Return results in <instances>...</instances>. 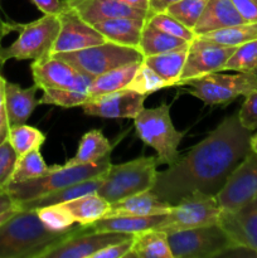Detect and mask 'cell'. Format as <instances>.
Here are the masks:
<instances>
[{"mask_svg":"<svg viewBox=\"0 0 257 258\" xmlns=\"http://www.w3.org/2000/svg\"><path fill=\"white\" fill-rule=\"evenodd\" d=\"M247 130L238 115L227 116L204 140L166 170L158 171L154 194L175 206L193 191L217 196L232 171L251 151Z\"/></svg>","mask_w":257,"mask_h":258,"instance_id":"obj_1","label":"cell"},{"mask_svg":"<svg viewBox=\"0 0 257 258\" xmlns=\"http://www.w3.org/2000/svg\"><path fill=\"white\" fill-rule=\"evenodd\" d=\"M78 227L62 232L50 231L40 221L37 211L20 209L0 226V258H43Z\"/></svg>","mask_w":257,"mask_h":258,"instance_id":"obj_2","label":"cell"},{"mask_svg":"<svg viewBox=\"0 0 257 258\" xmlns=\"http://www.w3.org/2000/svg\"><path fill=\"white\" fill-rule=\"evenodd\" d=\"M110 166V155H106L95 163L82 165L49 166V171L45 175L22 183H10L8 185V191L18 204L20 202L39 198L80 181L103 175Z\"/></svg>","mask_w":257,"mask_h":258,"instance_id":"obj_3","label":"cell"},{"mask_svg":"<svg viewBox=\"0 0 257 258\" xmlns=\"http://www.w3.org/2000/svg\"><path fill=\"white\" fill-rule=\"evenodd\" d=\"M159 161L156 156H141L127 163L112 165L103 175L96 193L110 203L151 190L156 181Z\"/></svg>","mask_w":257,"mask_h":258,"instance_id":"obj_4","label":"cell"},{"mask_svg":"<svg viewBox=\"0 0 257 258\" xmlns=\"http://www.w3.org/2000/svg\"><path fill=\"white\" fill-rule=\"evenodd\" d=\"M136 135L146 145L156 151L159 164L173 165L179 159V144L185 133H180L173 125L170 106L165 102L154 108H145L134 118Z\"/></svg>","mask_w":257,"mask_h":258,"instance_id":"obj_5","label":"cell"},{"mask_svg":"<svg viewBox=\"0 0 257 258\" xmlns=\"http://www.w3.org/2000/svg\"><path fill=\"white\" fill-rule=\"evenodd\" d=\"M19 37L9 47H0V66L9 59L37 60L52 53V47L59 32L57 15H43L38 20L17 24Z\"/></svg>","mask_w":257,"mask_h":258,"instance_id":"obj_6","label":"cell"},{"mask_svg":"<svg viewBox=\"0 0 257 258\" xmlns=\"http://www.w3.org/2000/svg\"><path fill=\"white\" fill-rule=\"evenodd\" d=\"M53 55L70 63L76 70L92 78L115 68L144 59L138 48L126 47L112 42H105L75 52L53 53Z\"/></svg>","mask_w":257,"mask_h":258,"instance_id":"obj_7","label":"cell"},{"mask_svg":"<svg viewBox=\"0 0 257 258\" xmlns=\"http://www.w3.org/2000/svg\"><path fill=\"white\" fill-rule=\"evenodd\" d=\"M168 242L173 258H212L236 249L218 223L170 232Z\"/></svg>","mask_w":257,"mask_h":258,"instance_id":"obj_8","label":"cell"},{"mask_svg":"<svg viewBox=\"0 0 257 258\" xmlns=\"http://www.w3.org/2000/svg\"><path fill=\"white\" fill-rule=\"evenodd\" d=\"M188 92L206 105H224L239 96H247L257 88V78L253 73L237 72L236 75L209 73L186 81Z\"/></svg>","mask_w":257,"mask_h":258,"instance_id":"obj_9","label":"cell"},{"mask_svg":"<svg viewBox=\"0 0 257 258\" xmlns=\"http://www.w3.org/2000/svg\"><path fill=\"white\" fill-rule=\"evenodd\" d=\"M222 209L217 202L216 196L193 191L181 199L178 204L171 207L170 212L165 214L164 222L156 229L170 233L183 229L217 224Z\"/></svg>","mask_w":257,"mask_h":258,"instance_id":"obj_10","label":"cell"},{"mask_svg":"<svg viewBox=\"0 0 257 258\" xmlns=\"http://www.w3.org/2000/svg\"><path fill=\"white\" fill-rule=\"evenodd\" d=\"M257 197V154L249 151L216 196L222 211L233 212Z\"/></svg>","mask_w":257,"mask_h":258,"instance_id":"obj_11","label":"cell"},{"mask_svg":"<svg viewBox=\"0 0 257 258\" xmlns=\"http://www.w3.org/2000/svg\"><path fill=\"white\" fill-rule=\"evenodd\" d=\"M236 48L217 44L196 35V38L189 43L185 64L176 86H183L186 81L193 78L224 71L226 62L233 54Z\"/></svg>","mask_w":257,"mask_h":258,"instance_id":"obj_12","label":"cell"},{"mask_svg":"<svg viewBox=\"0 0 257 258\" xmlns=\"http://www.w3.org/2000/svg\"><path fill=\"white\" fill-rule=\"evenodd\" d=\"M34 85L39 90L76 88L88 93L93 78L53 54L33 60L30 66Z\"/></svg>","mask_w":257,"mask_h":258,"instance_id":"obj_13","label":"cell"},{"mask_svg":"<svg viewBox=\"0 0 257 258\" xmlns=\"http://www.w3.org/2000/svg\"><path fill=\"white\" fill-rule=\"evenodd\" d=\"M133 236L121 232H95L88 226H80L68 238L50 248L43 258H92L96 252L105 247Z\"/></svg>","mask_w":257,"mask_h":258,"instance_id":"obj_14","label":"cell"},{"mask_svg":"<svg viewBox=\"0 0 257 258\" xmlns=\"http://www.w3.org/2000/svg\"><path fill=\"white\" fill-rule=\"evenodd\" d=\"M63 9L57 15L59 32L52 47V53L75 52L107 42L90 23L85 22L77 13L63 3Z\"/></svg>","mask_w":257,"mask_h":258,"instance_id":"obj_15","label":"cell"},{"mask_svg":"<svg viewBox=\"0 0 257 258\" xmlns=\"http://www.w3.org/2000/svg\"><path fill=\"white\" fill-rule=\"evenodd\" d=\"M145 100V95L123 88L88 98L81 107L88 116L102 118H135L144 108Z\"/></svg>","mask_w":257,"mask_h":258,"instance_id":"obj_16","label":"cell"},{"mask_svg":"<svg viewBox=\"0 0 257 258\" xmlns=\"http://www.w3.org/2000/svg\"><path fill=\"white\" fill-rule=\"evenodd\" d=\"M218 224L237 248L257 252V197L233 212L222 211Z\"/></svg>","mask_w":257,"mask_h":258,"instance_id":"obj_17","label":"cell"},{"mask_svg":"<svg viewBox=\"0 0 257 258\" xmlns=\"http://www.w3.org/2000/svg\"><path fill=\"white\" fill-rule=\"evenodd\" d=\"M63 3L91 25L111 18L148 19L150 17L148 10L133 8L118 0H63Z\"/></svg>","mask_w":257,"mask_h":258,"instance_id":"obj_18","label":"cell"},{"mask_svg":"<svg viewBox=\"0 0 257 258\" xmlns=\"http://www.w3.org/2000/svg\"><path fill=\"white\" fill-rule=\"evenodd\" d=\"M39 90L37 85L32 87L22 88L19 85L13 82H5L4 107L7 111L8 121L10 127L18 125H24L33 111L35 110L39 101L37 100V91Z\"/></svg>","mask_w":257,"mask_h":258,"instance_id":"obj_19","label":"cell"},{"mask_svg":"<svg viewBox=\"0 0 257 258\" xmlns=\"http://www.w3.org/2000/svg\"><path fill=\"white\" fill-rule=\"evenodd\" d=\"M171 204L164 202L151 190L127 197L121 201L111 203L110 211L105 218L118 216H158V214H168L171 209Z\"/></svg>","mask_w":257,"mask_h":258,"instance_id":"obj_20","label":"cell"},{"mask_svg":"<svg viewBox=\"0 0 257 258\" xmlns=\"http://www.w3.org/2000/svg\"><path fill=\"white\" fill-rule=\"evenodd\" d=\"M243 23L246 22L237 12L232 0H209L193 32L196 35H202Z\"/></svg>","mask_w":257,"mask_h":258,"instance_id":"obj_21","label":"cell"},{"mask_svg":"<svg viewBox=\"0 0 257 258\" xmlns=\"http://www.w3.org/2000/svg\"><path fill=\"white\" fill-rule=\"evenodd\" d=\"M145 23L146 19L122 17L101 20L92 25L105 37L107 42L138 48Z\"/></svg>","mask_w":257,"mask_h":258,"instance_id":"obj_22","label":"cell"},{"mask_svg":"<svg viewBox=\"0 0 257 258\" xmlns=\"http://www.w3.org/2000/svg\"><path fill=\"white\" fill-rule=\"evenodd\" d=\"M106 174V173H105ZM103 174V175H105ZM103 175L96 176V178L88 179V180L80 181L73 185L66 186V188L59 189V190L52 191L49 194L39 197V198L30 199V201L20 202L18 203L19 209H39L43 207L53 206V204H62L66 202H70L72 199L78 198V197L86 196L90 193H96L103 181Z\"/></svg>","mask_w":257,"mask_h":258,"instance_id":"obj_23","label":"cell"},{"mask_svg":"<svg viewBox=\"0 0 257 258\" xmlns=\"http://www.w3.org/2000/svg\"><path fill=\"white\" fill-rule=\"evenodd\" d=\"M165 219V214L158 216H118L102 218L90 224V229L95 232H121V233L135 234L145 229L158 228Z\"/></svg>","mask_w":257,"mask_h":258,"instance_id":"obj_24","label":"cell"},{"mask_svg":"<svg viewBox=\"0 0 257 258\" xmlns=\"http://www.w3.org/2000/svg\"><path fill=\"white\" fill-rule=\"evenodd\" d=\"M188 48L189 44H186L160 54L144 57L143 62L155 71L163 80H165L170 87H174L180 80L188 54Z\"/></svg>","mask_w":257,"mask_h":258,"instance_id":"obj_25","label":"cell"},{"mask_svg":"<svg viewBox=\"0 0 257 258\" xmlns=\"http://www.w3.org/2000/svg\"><path fill=\"white\" fill-rule=\"evenodd\" d=\"M127 257L138 258H173L168 242V233L151 228L134 234L133 247Z\"/></svg>","mask_w":257,"mask_h":258,"instance_id":"obj_26","label":"cell"},{"mask_svg":"<svg viewBox=\"0 0 257 258\" xmlns=\"http://www.w3.org/2000/svg\"><path fill=\"white\" fill-rule=\"evenodd\" d=\"M62 204L72 214L76 223L81 226H90L96 221L105 218L111 207L110 202L97 193L86 194Z\"/></svg>","mask_w":257,"mask_h":258,"instance_id":"obj_27","label":"cell"},{"mask_svg":"<svg viewBox=\"0 0 257 258\" xmlns=\"http://www.w3.org/2000/svg\"><path fill=\"white\" fill-rule=\"evenodd\" d=\"M111 150H112V145L106 139L102 131L91 130L81 138L76 155L72 159L66 161L63 166H75L95 163V161L105 158L106 155H110Z\"/></svg>","mask_w":257,"mask_h":258,"instance_id":"obj_28","label":"cell"},{"mask_svg":"<svg viewBox=\"0 0 257 258\" xmlns=\"http://www.w3.org/2000/svg\"><path fill=\"white\" fill-rule=\"evenodd\" d=\"M141 62L130 63V64L115 68V70H111L103 75L95 77L91 82L90 90H88V97H97V96L126 88L128 83L133 81Z\"/></svg>","mask_w":257,"mask_h":258,"instance_id":"obj_29","label":"cell"},{"mask_svg":"<svg viewBox=\"0 0 257 258\" xmlns=\"http://www.w3.org/2000/svg\"><path fill=\"white\" fill-rule=\"evenodd\" d=\"M189 43L190 42H186L181 38L173 37V35L158 29L146 20L143 33H141L138 49L140 50L143 57H150V55L160 54V53L183 47V45L189 44Z\"/></svg>","mask_w":257,"mask_h":258,"instance_id":"obj_30","label":"cell"},{"mask_svg":"<svg viewBox=\"0 0 257 258\" xmlns=\"http://www.w3.org/2000/svg\"><path fill=\"white\" fill-rule=\"evenodd\" d=\"M198 37L211 40L217 44L227 45V47H238L244 43L257 39V23H243V24L206 33V34L198 35Z\"/></svg>","mask_w":257,"mask_h":258,"instance_id":"obj_31","label":"cell"},{"mask_svg":"<svg viewBox=\"0 0 257 258\" xmlns=\"http://www.w3.org/2000/svg\"><path fill=\"white\" fill-rule=\"evenodd\" d=\"M49 171V166L45 164L39 149L29 151L19 156L12 176V183H22L30 179L39 178Z\"/></svg>","mask_w":257,"mask_h":258,"instance_id":"obj_32","label":"cell"},{"mask_svg":"<svg viewBox=\"0 0 257 258\" xmlns=\"http://www.w3.org/2000/svg\"><path fill=\"white\" fill-rule=\"evenodd\" d=\"M8 140L12 144L18 158L29 151L40 149L45 141V135L38 128L28 125H18L10 127Z\"/></svg>","mask_w":257,"mask_h":258,"instance_id":"obj_33","label":"cell"},{"mask_svg":"<svg viewBox=\"0 0 257 258\" xmlns=\"http://www.w3.org/2000/svg\"><path fill=\"white\" fill-rule=\"evenodd\" d=\"M88 93L76 88H47L43 90L39 105H55L59 107H77L88 100Z\"/></svg>","mask_w":257,"mask_h":258,"instance_id":"obj_34","label":"cell"},{"mask_svg":"<svg viewBox=\"0 0 257 258\" xmlns=\"http://www.w3.org/2000/svg\"><path fill=\"white\" fill-rule=\"evenodd\" d=\"M257 68V39L238 45L228 58L224 71L253 73Z\"/></svg>","mask_w":257,"mask_h":258,"instance_id":"obj_35","label":"cell"},{"mask_svg":"<svg viewBox=\"0 0 257 258\" xmlns=\"http://www.w3.org/2000/svg\"><path fill=\"white\" fill-rule=\"evenodd\" d=\"M166 87H170L169 83L165 80H163L155 71L151 70L149 66L141 62L135 76H134L133 81L128 83L126 88L136 91V92L141 93V95L148 96L150 93H154L156 91L163 90V88Z\"/></svg>","mask_w":257,"mask_h":258,"instance_id":"obj_36","label":"cell"},{"mask_svg":"<svg viewBox=\"0 0 257 258\" xmlns=\"http://www.w3.org/2000/svg\"><path fill=\"white\" fill-rule=\"evenodd\" d=\"M208 2L209 0H180L166 8L165 12L193 30Z\"/></svg>","mask_w":257,"mask_h":258,"instance_id":"obj_37","label":"cell"},{"mask_svg":"<svg viewBox=\"0 0 257 258\" xmlns=\"http://www.w3.org/2000/svg\"><path fill=\"white\" fill-rule=\"evenodd\" d=\"M35 211H37L40 221L50 231H67V229L73 228L76 223L72 214L63 204H53V206L43 207V208L35 209Z\"/></svg>","mask_w":257,"mask_h":258,"instance_id":"obj_38","label":"cell"},{"mask_svg":"<svg viewBox=\"0 0 257 258\" xmlns=\"http://www.w3.org/2000/svg\"><path fill=\"white\" fill-rule=\"evenodd\" d=\"M146 20L150 24H153L154 27L158 28V29L168 33V34L173 35V37L181 38V39L186 40V42H191L196 38V33L190 28L185 27L183 23H180L178 19L171 17L166 12L153 13Z\"/></svg>","mask_w":257,"mask_h":258,"instance_id":"obj_39","label":"cell"},{"mask_svg":"<svg viewBox=\"0 0 257 258\" xmlns=\"http://www.w3.org/2000/svg\"><path fill=\"white\" fill-rule=\"evenodd\" d=\"M18 155L9 140L0 145V188H8L17 165Z\"/></svg>","mask_w":257,"mask_h":258,"instance_id":"obj_40","label":"cell"},{"mask_svg":"<svg viewBox=\"0 0 257 258\" xmlns=\"http://www.w3.org/2000/svg\"><path fill=\"white\" fill-rule=\"evenodd\" d=\"M244 97L246 100L237 115L243 127L254 131L257 130V88Z\"/></svg>","mask_w":257,"mask_h":258,"instance_id":"obj_41","label":"cell"},{"mask_svg":"<svg viewBox=\"0 0 257 258\" xmlns=\"http://www.w3.org/2000/svg\"><path fill=\"white\" fill-rule=\"evenodd\" d=\"M134 236L127 239L117 242V243L110 244V246L105 247L101 251L96 252L92 258H122L127 257L128 252H130L131 247H133Z\"/></svg>","mask_w":257,"mask_h":258,"instance_id":"obj_42","label":"cell"},{"mask_svg":"<svg viewBox=\"0 0 257 258\" xmlns=\"http://www.w3.org/2000/svg\"><path fill=\"white\" fill-rule=\"evenodd\" d=\"M246 23H257V3L254 0H232Z\"/></svg>","mask_w":257,"mask_h":258,"instance_id":"obj_43","label":"cell"},{"mask_svg":"<svg viewBox=\"0 0 257 258\" xmlns=\"http://www.w3.org/2000/svg\"><path fill=\"white\" fill-rule=\"evenodd\" d=\"M33 4L45 15H58L63 9V0H32Z\"/></svg>","mask_w":257,"mask_h":258,"instance_id":"obj_44","label":"cell"},{"mask_svg":"<svg viewBox=\"0 0 257 258\" xmlns=\"http://www.w3.org/2000/svg\"><path fill=\"white\" fill-rule=\"evenodd\" d=\"M10 209H19L17 202L10 196L8 188H0V214L10 211Z\"/></svg>","mask_w":257,"mask_h":258,"instance_id":"obj_45","label":"cell"},{"mask_svg":"<svg viewBox=\"0 0 257 258\" xmlns=\"http://www.w3.org/2000/svg\"><path fill=\"white\" fill-rule=\"evenodd\" d=\"M9 130H10V125H9V121H8V116H7V111H5V107H4V103H3V105H0V145H2L5 140H8Z\"/></svg>","mask_w":257,"mask_h":258,"instance_id":"obj_46","label":"cell"},{"mask_svg":"<svg viewBox=\"0 0 257 258\" xmlns=\"http://www.w3.org/2000/svg\"><path fill=\"white\" fill-rule=\"evenodd\" d=\"M178 2H180V0H149V12H150V14L165 12L166 8Z\"/></svg>","mask_w":257,"mask_h":258,"instance_id":"obj_47","label":"cell"},{"mask_svg":"<svg viewBox=\"0 0 257 258\" xmlns=\"http://www.w3.org/2000/svg\"><path fill=\"white\" fill-rule=\"evenodd\" d=\"M12 32H15V23H7L0 17V47H2L3 38Z\"/></svg>","mask_w":257,"mask_h":258,"instance_id":"obj_48","label":"cell"},{"mask_svg":"<svg viewBox=\"0 0 257 258\" xmlns=\"http://www.w3.org/2000/svg\"><path fill=\"white\" fill-rule=\"evenodd\" d=\"M118 2L130 5L133 8H138V9H144L149 12V0H118Z\"/></svg>","mask_w":257,"mask_h":258,"instance_id":"obj_49","label":"cell"},{"mask_svg":"<svg viewBox=\"0 0 257 258\" xmlns=\"http://www.w3.org/2000/svg\"><path fill=\"white\" fill-rule=\"evenodd\" d=\"M18 211H20V209H10V211L5 212V213L0 214V226H2V224H4L8 219L12 218V217L14 216Z\"/></svg>","mask_w":257,"mask_h":258,"instance_id":"obj_50","label":"cell"},{"mask_svg":"<svg viewBox=\"0 0 257 258\" xmlns=\"http://www.w3.org/2000/svg\"><path fill=\"white\" fill-rule=\"evenodd\" d=\"M5 82H7V80H5L4 77H2V76H0V105H3V103H4Z\"/></svg>","mask_w":257,"mask_h":258,"instance_id":"obj_51","label":"cell"},{"mask_svg":"<svg viewBox=\"0 0 257 258\" xmlns=\"http://www.w3.org/2000/svg\"><path fill=\"white\" fill-rule=\"evenodd\" d=\"M249 148H251V151L257 154V133L252 135L251 139H249Z\"/></svg>","mask_w":257,"mask_h":258,"instance_id":"obj_52","label":"cell"},{"mask_svg":"<svg viewBox=\"0 0 257 258\" xmlns=\"http://www.w3.org/2000/svg\"><path fill=\"white\" fill-rule=\"evenodd\" d=\"M253 75H254V76H256V78H257V68H256V70H254V71H253Z\"/></svg>","mask_w":257,"mask_h":258,"instance_id":"obj_53","label":"cell"},{"mask_svg":"<svg viewBox=\"0 0 257 258\" xmlns=\"http://www.w3.org/2000/svg\"><path fill=\"white\" fill-rule=\"evenodd\" d=\"M254 2H256V3H257V0H254Z\"/></svg>","mask_w":257,"mask_h":258,"instance_id":"obj_54","label":"cell"},{"mask_svg":"<svg viewBox=\"0 0 257 258\" xmlns=\"http://www.w3.org/2000/svg\"><path fill=\"white\" fill-rule=\"evenodd\" d=\"M256 254H257V252H256Z\"/></svg>","mask_w":257,"mask_h":258,"instance_id":"obj_55","label":"cell"}]
</instances>
